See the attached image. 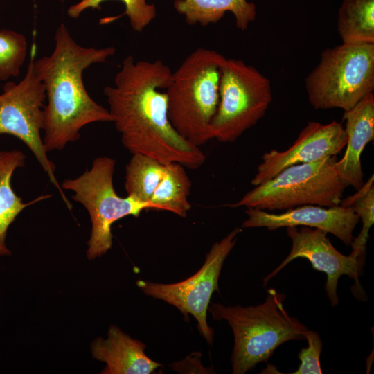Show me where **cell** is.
I'll list each match as a JSON object with an SVG mask.
<instances>
[{
	"label": "cell",
	"mask_w": 374,
	"mask_h": 374,
	"mask_svg": "<svg viewBox=\"0 0 374 374\" xmlns=\"http://www.w3.org/2000/svg\"><path fill=\"white\" fill-rule=\"evenodd\" d=\"M172 74L161 60L135 61L133 56H127L114 85L104 88L108 110L123 145L132 154L197 169L204 163L205 154L183 139L168 116V96L161 90L170 84Z\"/></svg>",
	"instance_id": "cell-1"
},
{
	"label": "cell",
	"mask_w": 374,
	"mask_h": 374,
	"mask_svg": "<svg viewBox=\"0 0 374 374\" xmlns=\"http://www.w3.org/2000/svg\"><path fill=\"white\" fill-rule=\"evenodd\" d=\"M55 48L51 55L33 61V70L44 85V136L47 152L62 150L80 137L84 126L96 122H112L108 110L89 95L83 72L90 66L105 62L114 55V46L84 47L71 37L62 24L57 28Z\"/></svg>",
	"instance_id": "cell-2"
},
{
	"label": "cell",
	"mask_w": 374,
	"mask_h": 374,
	"mask_svg": "<svg viewBox=\"0 0 374 374\" xmlns=\"http://www.w3.org/2000/svg\"><path fill=\"white\" fill-rule=\"evenodd\" d=\"M285 295L267 290L265 301L255 306H226L210 303L208 311L213 319L225 320L234 337L231 362L233 374H244L267 362L282 344L305 339L307 327L285 310Z\"/></svg>",
	"instance_id": "cell-3"
},
{
	"label": "cell",
	"mask_w": 374,
	"mask_h": 374,
	"mask_svg": "<svg viewBox=\"0 0 374 374\" xmlns=\"http://www.w3.org/2000/svg\"><path fill=\"white\" fill-rule=\"evenodd\" d=\"M224 58L216 51L197 48L172 72L166 89L172 126L183 139L198 147L213 139L211 123L219 104Z\"/></svg>",
	"instance_id": "cell-4"
},
{
	"label": "cell",
	"mask_w": 374,
	"mask_h": 374,
	"mask_svg": "<svg viewBox=\"0 0 374 374\" xmlns=\"http://www.w3.org/2000/svg\"><path fill=\"white\" fill-rule=\"evenodd\" d=\"M305 87L315 109L349 110L374 90V43H342L325 49Z\"/></svg>",
	"instance_id": "cell-5"
},
{
	"label": "cell",
	"mask_w": 374,
	"mask_h": 374,
	"mask_svg": "<svg viewBox=\"0 0 374 374\" xmlns=\"http://www.w3.org/2000/svg\"><path fill=\"white\" fill-rule=\"evenodd\" d=\"M336 156L290 166L271 179L255 186L231 208L251 207L264 211H287L303 205H339L347 187L337 176Z\"/></svg>",
	"instance_id": "cell-6"
},
{
	"label": "cell",
	"mask_w": 374,
	"mask_h": 374,
	"mask_svg": "<svg viewBox=\"0 0 374 374\" xmlns=\"http://www.w3.org/2000/svg\"><path fill=\"white\" fill-rule=\"evenodd\" d=\"M116 161L109 157L96 158L90 169L74 179H64V190L73 193L72 199L87 211L91 223L87 256L93 260L105 254L112 246V224L127 216L138 217L147 209L155 210L150 203L132 196L118 195L113 184Z\"/></svg>",
	"instance_id": "cell-7"
},
{
	"label": "cell",
	"mask_w": 374,
	"mask_h": 374,
	"mask_svg": "<svg viewBox=\"0 0 374 374\" xmlns=\"http://www.w3.org/2000/svg\"><path fill=\"white\" fill-rule=\"evenodd\" d=\"M272 99L270 80L241 60L224 58L220 100L211 123L213 139L233 143L265 114Z\"/></svg>",
	"instance_id": "cell-8"
},
{
	"label": "cell",
	"mask_w": 374,
	"mask_h": 374,
	"mask_svg": "<svg viewBox=\"0 0 374 374\" xmlns=\"http://www.w3.org/2000/svg\"><path fill=\"white\" fill-rule=\"evenodd\" d=\"M35 53L33 44L25 76L17 84L7 82L0 94V135H12L28 148L71 210L72 204L55 177V165L48 157L41 136L46 95L44 85L33 70Z\"/></svg>",
	"instance_id": "cell-9"
},
{
	"label": "cell",
	"mask_w": 374,
	"mask_h": 374,
	"mask_svg": "<svg viewBox=\"0 0 374 374\" xmlns=\"http://www.w3.org/2000/svg\"><path fill=\"white\" fill-rule=\"evenodd\" d=\"M242 231V228L236 227L220 242H215L202 267L184 280L166 284L139 280L136 282L138 287L145 295L177 308L186 318L193 315L199 332L208 344H212L213 330L207 323L208 308L213 293L219 292L218 280L224 262Z\"/></svg>",
	"instance_id": "cell-10"
},
{
	"label": "cell",
	"mask_w": 374,
	"mask_h": 374,
	"mask_svg": "<svg viewBox=\"0 0 374 374\" xmlns=\"http://www.w3.org/2000/svg\"><path fill=\"white\" fill-rule=\"evenodd\" d=\"M287 234L292 240L290 253L283 262L263 280L265 286L287 265L297 258L307 259L312 267L327 276L325 290L332 306L339 304L337 294L338 280L342 275H347L359 283L364 265L357 258L345 256L331 244L327 233L320 229L308 226L287 227Z\"/></svg>",
	"instance_id": "cell-11"
},
{
	"label": "cell",
	"mask_w": 374,
	"mask_h": 374,
	"mask_svg": "<svg viewBox=\"0 0 374 374\" xmlns=\"http://www.w3.org/2000/svg\"><path fill=\"white\" fill-rule=\"evenodd\" d=\"M346 142L347 134L341 123L333 121L322 124L309 121L287 150H272L262 155V161L258 165L251 184L255 186L265 182L290 166L336 156Z\"/></svg>",
	"instance_id": "cell-12"
},
{
	"label": "cell",
	"mask_w": 374,
	"mask_h": 374,
	"mask_svg": "<svg viewBox=\"0 0 374 374\" xmlns=\"http://www.w3.org/2000/svg\"><path fill=\"white\" fill-rule=\"evenodd\" d=\"M245 213L247 219L242 228L265 227L272 231L281 227L308 226L331 233L346 245L351 244L353 231L359 220L351 207L340 205H303L278 214L247 207Z\"/></svg>",
	"instance_id": "cell-13"
},
{
	"label": "cell",
	"mask_w": 374,
	"mask_h": 374,
	"mask_svg": "<svg viewBox=\"0 0 374 374\" xmlns=\"http://www.w3.org/2000/svg\"><path fill=\"white\" fill-rule=\"evenodd\" d=\"M343 120L347 134L346 151L334 164L335 172L346 186L358 190L364 184L361 154L374 139V95L371 93L349 110L344 111Z\"/></svg>",
	"instance_id": "cell-14"
},
{
	"label": "cell",
	"mask_w": 374,
	"mask_h": 374,
	"mask_svg": "<svg viewBox=\"0 0 374 374\" xmlns=\"http://www.w3.org/2000/svg\"><path fill=\"white\" fill-rule=\"evenodd\" d=\"M146 346L111 326L107 339L96 338L91 345L93 358L104 362L103 374H150L161 366L145 353Z\"/></svg>",
	"instance_id": "cell-15"
},
{
	"label": "cell",
	"mask_w": 374,
	"mask_h": 374,
	"mask_svg": "<svg viewBox=\"0 0 374 374\" xmlns=\"http://www.w3.org/2000/svg\"><path fill=\"white\" fill-rule=\"evenodd\" d=\"M26 156L20 150L0 151V256L12 254L6 245L9 226L26 207L49 198L44 195L29 202H24L12 189L11 179L16 169L25 166Z\"/></svg>",
	"instance_id": "cell-16"
},
{
	"label": "cell",
	"mask_w": 374,
	"mask_h": 374,
	"mask_svg": "<svg viewBox=\"0 0 374 374\" xmlns=\"http://www.w3.org/2000/svg\"><path fill=\"white\" fill-rule=\"evenodd\" d=\"M175 10L190 25L207 26L220 21L226 12H231L238 28L244 31L256 16V5L247 0H175Z\"/></svg>",
	"instance_id": "cell-17"
},
{
	"label": "cell",
	"mask_w": 374,
	"mask_h": 374,
	"mask_svg": "<svg viewBox=\"0 0 374 374\" xmlns=\"http://www.w3.org/2000/svg\"><path fill=\"white\" fill-rule=\"evenodd\" d=\"M192 186L185 167L179 163L165 164L164 175L150 203L155 210L166 211L186 217L191 208L188 201Z\"/></svg>",
	"instance_id": "cell-18"
},
{
	"label": "cell",
	"mask_w": 374,
	"mask_h": 374,
	"mask_svg": "<svg viewBox=\"0 0 374 374\" xmlns=\"http://www.w3.org/2000/svg\"><path fill=\"white\" fill-rule=\"evenodd\" d=\"M337 26L342 43H374V0H343Z\"/></svg>",
	"instance_id": "cell-19"
},
{
	"label": "cell",
	"mask_w": 374,
	"mask_h": 374,
	"mask_svg": "<svg viewBox=\"0 0 374 374\" xmlns=\"http://www.w3.org/2000/svg\"><path fill=\"white\" fill-rule=\"evenodd\" d=\"M165 172V164L150 157L132 154L125 166L124 186L127 195L150 203Z\"/></svg>",
	"instance_id": "cell-20"
},
{
	"label": "cell",
	"mask_w": 374,
	"mask_h": 374,
	"mask_svg": "<svg viewBox=\"0 0 374 374\" xmlns=\"http://www.w3.org/2000/svg\"><path fill=\"white\" fill-rule=\"evenodd\" d=\"M339 205L351 207L362 223L360 233L356 238H353L350 244L353 249L350 255L357 258L364 265L368 232L374 222L373 175L364 182L355 194L341 199Z\"/></svg>",
	"instance_id": "cell-21"
},
{
	"label": "cell",
	"mask_w": 374,
	"mask_h": 374,
	"mask_svg": "<svg viewBox=\"0 0 374 374\" xmlns=\"http://www.w3.org/2000/svg\"><path fill=\"white\" fill-rule=\"evenodd\" d=\"M26 37L17 31L0 29V80L17 78L26 57Z\"/></svg>",
	"instance_id": "cell-22"
},
{
	"label": "cell",
	"mask_w": 374,
	"mask_h": 374,
	"mask_svg": "<svg viewBox=\"0 0 374 374\" xmlns=\"http://www.w3.org/2000/svg\"><path fill=\"white\" fill-rule=\"evenodd\" d=\"M107 0H81L71 6L67 10L68 15L71 18H78L88 8L100 9V4ZM125 5L126 15L132 29L136 32H142L156 17L157 12L154 4L148 3L146 0H120Z\"/></svg>",
	"instance_id": "cell-23"
},
{
	"label": "cell",
	"mask_w": 374,
	"mask_h": 374,
	"mask_svg": "<svg viewBox=\"0 0 374 374\" xmlns=\"http://www.w3.org/2000/svg\"><path fill=\"white\" fill-rule=\"evenodd\" d=\"M308 341V346L301 350L298 355L301 364L294 374H321L320 355L322 348L321 339L317 332L308 330L303 332Z\"/></svg>",
	"instance_id": "cell-24"
},
{
	"label": "cell",
	"mask_w": 374,
	"mask_h": 374,
	"mask_svg": "<svg viewBox=\"0 0 374 374\" xmlns=\"http://www.w3.org/2000/svg\"><path fill=\"white\" fill-rule=\"evenodd\" d=\"M35 1V0H33V1ZM60 2L63 3V2H64L65 0H60Z\"/></svg>",
	"instance_id": "cell-25"
}]
</instances>
